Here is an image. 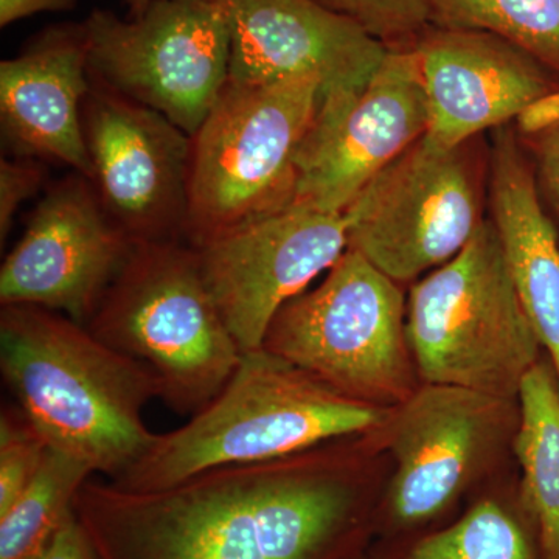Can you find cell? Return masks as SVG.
<instances>
[{"mask_svg": "<svg viewBox=\"0 0 559 559\" xmlns=\"http://www.w3.org/2000/svg\"><path fill=\"white\" fill-rule=\"evenodd\" d=\"M39 559H98L90 535L76 518L75 511L70 514Z\"/></svg>", "mask_w": 559, "mask_h": 559, "instance_id": "obj_27", "label": "cell"}, {"mask_svg": "<svg viewBox=\"0 0 559 559\" xmlns=\"http://www.w3.org/2000/svg\"><path fill=\"white\" fill-rule=\"evenodd\" d=\"M428 127V98L414 50H389L362 90L320 97L296 157L294 204L344 213Z\"/></svg>", "mask_w": 559, "mask_h": 559, "instance_id": "obj_11", "label": "cell"}, {"mask_svg": "<svg viewBox=\"0 0 559 559\" xmlns=\"http://www.w3.org/2000/svg\"><path fill=\"white\" fill-rule=\"evenodd\" d=\"M352 559H371L369 551H366V554L359 555V557H355Z\"/></svg>", "mask_w": 559, "mask_h": 559, "instance_id": "obj_31", "label": "cell"}, {"mask_svg": "<svg viewBox=\"0 0 559 559\" xmlns=\"http://www.w3.org/2000/svg\"><path fill=\"white\" fill-rule=\"evenodd\" d=\"M393 409L349 399L267 349L242 353L227 384L190 421L157 433L116 479L127 491H154L221 466L290 457L370 436Z\"/></svg>", "mask_w": 559, "mask_h": 559, "instance_id": "obj_3", "label": "cell"}, {"mask_svg": "<svg viewBox=\"0 0 559 559\" xmlns=\"http://www.w3.org/2000/svg\"><path fill=\"white\" fill-rule=\"evenodd\" d=\"M430 25L498 35L559 79V0H429Z\"/></svg>", "mask_w": 559, "mask_h": 559, "instance_id": "obj_22", "label": "cell"}, {"mask_svg": "<svg viewBox=\"0 0 559 559\" xmlns=\"http://www.w3.org/2000/svg\"><path fill=\"white\" fill-rule=\"evenodd\" d=\"M91 87L83 22L51 25L0 62V127L10 153L91 179L83 128Z\"/></svg>", "mask_w": 559, "mask_h": 559, "instance_id": "obj_17", "label": "cell"}, {"mask_svg": "<svg viewBox=\"0 0 559 559\" xmlns=\"http://www.w3.org/2000/svg\"><path fill=\"white\" fill-rule=\"evenodd\" d=\"M348 17L388 50H411L430 27L429 0H316Z\"/></svg>", "mask_w": 559, "mask_h": 559, "instance_id": "obj_23", "label": "cell"}, {"mask_svg": "<svg viewBox=\"0 0 559 559\" xmlns=\"http://www.w3.org/2000/svg\"><path fill=\"white\" fill-rule=\"evenodd\" d=\"M352 440L154 491L90 479L75 514L98 559H352L377 536L381 502Z\"/></svg>", "mask_w": 559, "mask_h": 559, "instance_id": "obj_1", "label": "cell"}, {"mask_svg": "<svg viewBox=\"0 0 559 559\" xmlns=\"http://www.w3.org/2000/svg\"><path fill=\"white\" fill-rule=\"evenodd\" d=\"M76 2L79 0H0V27H10L35 14L72 11Z\"/></svg>", "mask_w": 559, "mask_h": 559, "instance_id": "obj_29", "label": "cell"}, {"mask_svg": "<svg viewBox=\"0 0 559 559\" xmlns=\"http://www.w3.org/2000/svg\"><path fill=\"white\" fill-rule=\"evenodd\" d=\"M428 98L425 139L454 148L509 124L559 79L527 51L481 31L430 27L414 47Z\"/></svg>", "mask_w": 559, "mask_h": 559, "instance_id": "obj_16", "label": "cell"}, {"mask_svg": "<svg viewBox=\"0 0 559 559\" xmlns=\"http://www.w3.org/2000/svg\"><path fill=\"white\" fill-rule=\"evenodd\" d=\"M0 371L51 450L109 480L156 439L143 419L146 404L160 395L153 373L61 312L2 307Z\"/></svg>", "mask_w": 559, "mask_h": 559, "instance_id": "obj_2", "label": "cell"}, {"mask_svg": "<svg viewBox=\"0 0 559 559\" xmlns=\"http://www.w3.org/2000/svg\"><path fill=\"white\" fill-rule=\"evenodd\" d=\"M520 407L513 443L521 469L518 492L543 559H559V381L547 353L522 382Z\"/></svg>", "mask_w": 559, "mask_h": 559, "instance_id": "obj_19", "label": "cell"}, {"mask_svg": "<svg viewBox=\"0 0 559 559\" xmlns=\"http://www.w3.org/2000/svg\"><path fill=\"white\" fill-rule=\"evenodd\" d=\"M406 334L421 384L520 401L546 352L488 216L454 259L412 283Z\"/></svg>", "mask_w": 559, "mask_h": 559, "instance_id": "obj_5", "label": "cell"}, {"mask_svg": "<svg viewBox=\"0 0 559 559\" xmlns=\"http://www.w3.org/2000/svg\"><path fill=\"white\" fill-rule=\"evenodd\" d=\"M488 146V218L559 381V231L513 123L496 128Z\"/></svg>", "mask_w": 559, "mask_h": 559, "instance_id": "obj_18", "label": "cell"}, {"mask_svg": "<svg viewBox=\"0 0 559 559\" xmlns=\"http://www.w3.org/2000/svg\"><path fill=\"white\" fill-rule=\"evenodd\" d=\"M87 329L146 367L171 411L194 415L230 380L242 356L182 240L134 245Z\"/></svg>", "mask_w": 559, "mask_h": 559, "instance_id": "obj_4", "label": "cell"}, {"mask_svg": "<svg viewBox=\"0 0 559 559\" xmlns=\"http://www.w3.org/2000/svg\"><path fill=\"white\" fill-rule=\"evenodd\" d=\"M488 153L484 135L448 150L423 135L345 210L348 249L403 286L447 264L487 219Z\"/></svg>", "mask_w": 559, "mask_h": 559, "instance_id": "obj_8", "label": "cell"}, {"mask_svg": "<svg viewBox=\"0 0 559 559\" xmlns=\"http://www.w3.org/2000/svg\"><path fill=\"white\" fill-rule=\"evenodd\" d=\"M83 24L92 83L193 138L229 81L230 25L218 0H153L138 17L94 9Z\"/></svg>", "mask_w": 559, "mask_h": 559, "instance_id": "obj_10", "label": "cell"}, {"mask_svg": "<svg viewBox=\"0 0 559 559\" xmlns=\"http://www.w3.org/2000/svg\"><path fill=\"white\" fill-rule=\"evenodd\" d=\"M83 128L91 182L132 245L186 241L190 135L157 110L95 83Z\"/></svg>", "mask_w": 559, "mask_h": 559, "instance_id": "obj_13", "label": "cell"}, {"mask_svg": "<svg viewBox=\"0 0 559 559\" xmlns=\"http://www.w3.org/2000/svg\"><path fill=\"white\" fill-rule=\"evenodd\" d=\"M369 555L371 559H543L538 533L518 488L481 496L450 524L382 539Z\"/></svg>", "mask_w": 559, "mask_h": 559, "instance_id": "obj_20", "label": "cell"}, {"mask_svg": "<svg viewBox=\"0 0 559 559\" xmlns=\"http://www.w3.org/2000/svg\"><path fill=\"white\" fill-rule=\"evenodd\" d=\"M49 451V441L20 407H3L0 414V514L35 479Z\"/></svg>", "mask_w": 559, "mask_h": 559, "instance_id": "obj_24", "label": "cell"}, {"mask_svg": "<svg viewBox=\"0 0 559 559\" xmlns=\"http://www.w3.org/2000/svg\"><path fill=\"white\" fill-rule=\"evenodd\" d=\"M520 401L455 385L421 384L389 421L395 474L380 502L377 536L436 528L513 450Z\"/></svg>", "mask_w": 559, "mask_h": 559, "instance_id": "obj_9", "label": "cell"}, {"mask_svg": "<svg viewBox=\"0 0 559 559\" xmlns=\"http://www.w3.org/2000/svg\"><path fill=\"white\" fill-rule=\"evenodd\" d=\"M406 304L403 285L347 249L277 312L263 348L349 399L395 409L419 388Z\"/></svg>", "mask_w": 559, "mask_h": 559, "instance_id": "obj_7", "label": "cell"}, {"mask_svg": "<svg viewBox=\"0 0 559 559\" xmlns=\"http://www.w3.org/2000/svg\"><path fill=\"white\" fill-rule=\"evenodd\" d=\"M46 179L44 162L31 157L0 160V242L5 245L14 218L22 205L43 189Z\"/></svg>", "mask_w": 559, "mask_h": 559, "instance_id": "obj_25", "label": "cell"}, {"mask_svg": "<svg viewBox=\"0 0 559 559\" xmlns=\"http://www.w3.org/2000/svg\"><path fill=\"white\" fill-rule=\"evenodd\" d=\"M559 123V90L530 103L513 121L520 138H532Z\"/></svg>", "mask_w": 559, "mask_h": 559, "instance_id": "obj_28", "label": "cell"}, {"mask_svg": "<svg viewBox=\"0 0 559 559\" xmlns=\"http://www.w3.org/2000/svg\"><path fill=\"white\" fill-rule=\"evenodd\" d=\"M230 25L235 83L314 79L322 94L359 91L388 49L316 0H218Z\"/></svg>", "mask_w": 559, "mask_h": 559, "instance_id": "obj_15", "label": "cell"}, {"mask_svg": "<svg viewBox=\"0 0 559 559\" xmlns=\"http://www.w3.org/2000/svg\"><path fill=\"white\" fill-rule=\"evenodd\" d=\"M92 474L86 463L50 448L35 479L0 514V559L43 557Z\"/></svg>", "mask_w": 559, "mask_h": 559, "instance_id": "obj_21", "label": "cell"}, {"mask_svg": "<svg viewBox=\"0 0 559 559\" xmlns=\"http://www.w3.org/2000/svg\"><path fill=\"white\" fill-rule=\"evenodd\" d=\"M132 249L91 179L72 171L46 190L3 260L0 304L44 308L87 325Z\"/></svg>", "mask_w": 559, "mask_h": 559, "instance_id": "obj_14", "label": "cell"}, {"mask_svg": "<svg viewBox=\"0 0 559 559\" xmlns=\"http://www.w3.org/2000/svg\"><path fill=\"white\" fill-rule=\"evenodd\" d=\"M153 0H124L128 7V17H138L151 5Z\"/></svg>", "mask_w": 559, "mask_h": 559, "instance_id": "obj_30", "label": "cell"}, {"mask_svg": "<svg viewBox=\"0 0 559 559\" xmlns=\"http://www.w3.org/2000/svg\"><path fill=\"white\" fill-rule=\"evenodd\" d=\"M193 248L221 318L252 352L277 312L347 252L348 224L344 213L294 204Z\"/></svg>", "mask_w": 559, "mask_h": 559, "instance_id": "obj_12", "label": "cell"}, {"mask_svg": "<svg viewBox=\"0 0 559 559\" xmlns=\"http://www.w3.org/2000/svg\"><path fill=\"white\" fill-rule=\"evenodd\" d=\"M520 139L535 173L540 201L559 231V123Z\"/></svg>", "mask_w": 559, "mask_h": 559, "instance_id": "obj_26", "label": "cell"}, {"mask_svg": "<svg viewBox=\"0 0 559 559\" xmlns=\"http://www.w3.org/2000/svg\"><path fill=\"white\" fill-rule=\"evenodd\" d=\"M314 79L227 81L191 138L186 242H202L290 207L296 157L318 112Z\"/></svg>", "mask_w": 559, "mask_h": 559, "instance_id": "obj_6", "label": "cell"}]
</instances>
